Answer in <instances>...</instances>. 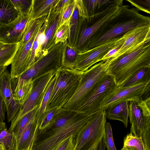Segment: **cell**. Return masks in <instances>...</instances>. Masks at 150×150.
<instances>
[{
    "mask_svg": "<svg viewBox=\"0 0 150 150\" xmlns=\"http://www.w3.org/2000/svg\"><path fill=\"white\" fill-rule=\"evenodd\" d=\"M135 7L120 6L117 11L100 29L90 42L88 50L112 39L122 36L139 27L150 26V18L140 13Z\"/></svg>",
    "mask_w": 150,
    "mask_h": 150,
    "instance_id": "6da1fadb",
    "label": "cell"
},
{
    "mask_svg": "<svg viewBox=\"0 0 150 150\" xmlns=\"http://www.w3.org/2000/svg\"><path fill=\"white\" fill-rule=\"evenodd\" d=\"M97 113L91 114L81 113L60 128L44 133L35 132L29 150H55L66 139L72 135L76 136Z\"/></svg>",
    "mask_w": 150,
    "mask_h": 150,
    "instance_id": "7a4b0ae2",
    "label": "cell"
},
{
    "mask_svg": "<svg viewBox=\"0 0 150 150\" xmlns=\"http://www.w3.org/2000/svg\"><path fill=\"white\" fill-rule=\"evenodd\" d=\"M63 46V42L54 45L19 76L11 78L13 93L30 81H35L61 67Z\"/></svg>",
    "mask_w": 150,
    "mask_h": 150,
    "instance_id": "3957f363",
    "label": "cell"
},
{
    "mask_svg": "<svg viewBox=\"0 0 150 150\" xmlns=\"http://www.w3.org/2000/svg\"><path fill=\"white\" fill-rule=\"evenodd\" d=\"M83 73L74 68L62 67L56 71L55 82L46 110L62 108L75 93Z\"/></svg>",
    "mask_w": 150,
    "mask_h": 150,
    "instance_id": "277c9868",
    "label": "cell"
},
{
    "mask_svg": "<svg viewBox=\"0 0 150 150\" xmlns=\"http://www.w3.org/2000/svg\"><path fill=\"white\" fill-rule=\"evenodd\" d=\"M123 4L112 6L87 18L79 16L76 39L73 48L79 53L88 50V46L97 32Z\"/></svg>",
    "mask_w": 150,
    "mask_h": 150,
    "instance_id": "5b68a950",
    "label": "cell"
},
{
    "mask_svg": "<svg viewBox=\"0 0 150 150\" xmlns=\"http://www.w3.org/2000/svg\"><path fill=\"white\" fill-rule=\"evenodd\" d=\"M110 60L109 58L102 60L83 72L75 93L62 108L76 111L97 83L108 73Z\"/></svg>",
    "mask_w": 150,
    "mask_h": 150,
    "instance_id": "8992f818",
    "label": "cell"
},
{
    "mask_svg": "<svg viewBox=\"0 0 150 150\" xmlns=\"http://www.w3.org/2000/svg\"><path fill=\"white\" fill-rule=\"evenodd\" d=\"M105 110L99 111L80 129L75 137L74 150H88L104 134L106 123Z\"/></svg>",
    "mask_w": 150,
    "mask_h": 150,
    "instance_id": "52a82bcc",
    "label": "cell"
},
{
    "mask_svg": "<svg viewBox=\"0 0 150 150\" xmlns=\"http://www.w3.org/2000/svg\"><path fill=\"white\" fill-rule=\"evenodd\" d=\"M118 87L114 77L108 73L97 83L76 111L87 114L100 110L103 101Z\"/></svg>",
    "mask_w": 150,
    "mask_h": 150,
    "instance_id": "ba28073f",
    "label": "cell"
},
{
    "mask_svg": "<svg viewBox=\"0 0 150 150\" xmlns=\"http://www.w3.org/2000/svg\"><path fill=\"white\" fill-rule=\"evenodd\" d=\"M56 71L47 73L34 81L30 94L11 121L9 131L12 132L17 123L22 118L35 107L40 105L46 87L50 80L55 75Z\"/></svg>",
    "mask_w": 150,
    "mask_h": 150,
    "instance_id": "9c48e42d",
    "label": "cell"
},
{
    "mask_svg": "<svg viewBox=\"0 0 150 150\" xmlns=\"http://www.w3.org/2000/svg\"><path fill=\"white\" fill-rule=\"evenodd\" d=\"M150 96V81L127 88L118 87L102 103L100 110H105L111 105L124 100L138 101Z\"/></svg>",
    "mask_w": 150,
    "mask_h": 150,
    "instance_id": "30bf717a",
    "label": "cell"
},
{
    "mask_svg": "<svg viewBox=\"0 0 150 150\" xmlns=\"http://www.w3.org/2000/svg\"><path fill=\"white\" fill-rule=\"evenodd\" d=\"M129 108L130 132L137 137H142L144 126L150 122V96L129 101Z\"/></svg>",
    "mask_w": 150,
    "mask_h": 150,
    "instance_id": "8fae6325",
    "label": "cell"
},
{
    "mask_svg": "<svg viewBox=\"0 0 150 150\" xmlns=\"http://www.w3.org/2000/svg\"><path fill=\"white\" fill-rule=\"evenodd\" d=\"M122 37L113 39L86 52L79 53L74 69L83 72L102 60L104 56L115 45Z\"/></svg>",
    "mask_w": 150,
    "mask_h": 150,
    "instance_id": "7c38bea8",
    "label": "cell"
},
{
    "mask_svg": "<svg viewBox=\"0 0 150 150\" xmlns=\"http://www.w3.org/2000/svg\"><path fill=\"white\" fill-rule=\"evenodd\" d=\"M33 2L27 14H20L12 22L0 25V41L5 44L19 42L28 22L33 17Z\"/></svg>",
    "mask_w": 150,
    "mask_h": 150,
    "instance_id": "4fadbf2b",
    "label": "cell"
},
{
    "mask_svg": "<svg viewBox=\"0 0 150 150\" xmlns=\"http://www.w3.org/2000/svg\"><path fill=\"white\" fill-rule=\"evenodd\" d=\"M11 81L10 72L6 69L0 76V96L6 107L8 122L13 119L21 106L14 98Z\"/></svg>",
    "mask_w": 150,
    "mask_h": 150,
    "instance_id": "5bb4252c",
    "label": "cell"
},
{
    "mask_svg": "<svg viewBox=\"0 0 150 150\" xmlns=\"http://www.w3.org/2000/svg\"><path fill=\"white\" fill-rule=\"evenodd\" d=\"M42 25L38 27L31 38L25 45L18 47L11 64V78L18 77L28 69L32 44Z\"/></svg>",
    "mask_w": 150,
    "mask_h": 150,
    "instance_id": "9a60e30c",
    "label": "cell"
},
{
    "mask_svg": "<svg viewBox=\"0 0 150 150\" xmlns=\"http://www.w3.org/2000/svg\"><path fill=\"white\" fill-rule=\"evenodd\" d=\"M124 42L111 58L115 59L134 49L144 42L150 39V26L137 27L125 34Z\"/></svg>",
    "mask_w": 150,
    "mask_h": 150,
    "instance_id": "2e32d148",
    "label": "cell"
},
{
    "mask_svg": "<svg viewBox=\"0 0 150 150\" xmlns=\"http://www.w3.org/2000/svg\"><path fill=\"white\" fill-rule=\"evenodd\" d=\"M146 67H150V47L129 64L111 75L119 87L138 70Z\"/></svg>",
    "mask_w": 150,
    "mask_h": 150,
    "instance_id": "e0dca14e",
    "label": "cell"
},
{
    "mask_svg": "<svg viewBox=\"0 0 150 150\" xmlns=\"http://www.w3.org/2000/svg\"><path fill=\"white\" fill-rule=\"evenodd\" d=\"M150 47V39L146 40L137 47L114 59L111 58L107 69L111 75L134 60Z\"/></svg>",
    "mask_w": 150,
    "mask_h": 150,
    "instance_id": "ac0fdd59",
    "label": "cell"
},
{
    "mask_svg": "<svg viewBox=\"0 0 150 150\" xmlns=\"http://www.w3.org/2000/svg\"><path fill=\"white\" fill-rule=\"evenodd\" d=\"M54 6L51 8L46 17L47 22L45 31L44 42L39 52L38 59L55 45L53 42V38L59 26L61 13L55 12Z\"/></svg>",
    "mask_w": 150,
    "mask_h": 150,
    "instance_id": "d6986e66",
    "label": "cell"
},
{
    "mask_svg": "<svg viewBox=\"0 0 150 150\" xmlns=\"http://www.w3.org/2000/svg\"><path fill=\"white\" fill-rule=\"evenodd\" d=\"M81 112L64 109H58L49 125L43 130H36L35 132L44 133L47 132L65 125L77 117Z\"/></svg>",
    "mask_w": 150,
    "mask_h": 150,
    "instance_id": "ffe728a7",
    "label": "cell"
},
{
    "mask_svg": "<svg viewBox=\"0 0 150 150\" xmlns=\"http://www.w3.org/2000/svg\"><path fill=\"white\" fill-rule=\"evenodd\" d=\"M129 102L124 100L111 105L105 109L106 117L109 120L120 121L127 128L129 115Z\"/></svg>",
    "mask_w": 150,
    "mask_h": 150,
    "instance_id": "44dd1931",
    "label": "cell"
},
{
    "mask_svg": "<svg viewBox=\"0 0 150 150\" xmlns=\"http://www.w3.org/2000/svg\"><path fill=\"white\" fill-rule=\"evenodd\" d=\"M88 16L101 12L110 6L123 4V0H82Z\"/></svg>",
    "mask_w": 150,
    "mask_h": 150,
    "instance_id": "7402d4cb",
    "label": "cell"
},
{
    "mask_svg": "<svg viewBox=\"0 0 150 150\" xmlns=\"http://www.w3.org/2000/svg\"><path fill=\"white\" fill-rule=\"evenodd\" d=\"M35 118L28 124L16 140V150H29L35 133L37 129Z\"/></svg>",
    "mask_w": 150,
    "mask_h": 150,
    "instance_id": "603a6c76",
    "label": "cell"
},
{
    "mask_svg": "<svg viewBox=\"0 0 150 150\" xmlns=\"http://www.w3.org/2000/svg\"><path fill=\"white\" fill-rule=\"evenodd\" d=\"M19 15L11 0H0V25L11 22Z\"/></svg>",
    "mask_w": 150,
    "mask_h": 150,
    "instance_id": "cb8c5ba5",
    "label": "cell"
},
{
    "mask_svg": "<svg viewBox=\"0 0 150 150\" xmlns=\"http://www.w3.org/2000/svg\"><path fill=\"white\" fill-rule=\"evenodd\" d=\"M79 53L69 45L67 40L63 42L61 67L69 69H74Z\"/></svg>",
    "mask_w": 150,
    "mask_h": 150,
    "instance_id": "d4e9b609",
    "label": "cell"
},
{
    "mask_svg": "<svg viewBox=\"0 0 150 150\" xmlns=\"http://www.w3.org/2000/svg\"><path fill=\"white\" fill-rule=\"evenodd\" d=\"M59 0H33V17L38 19L47 15L50 9Z\"/></svg>",
    "mask_w": 150,
    "mask_h": 150,
    "instance_id": "484cf974",
    "label": "cell"
},
{
    "mask_svg": "<svg viewBox=\"0 0 150 150\" xmlns=\"http://www.w3.org/2000/svg\"><path fill=\"white\" fill-rule=\"evenodd\" d=\"M150 81V67L142 68L138 70L119 87L123 88Z\"/></svg>",
    "mask_w": 150,
    "mask_h": 150,
    "instance_id": "4316f807",
    "label": "cell"
},
{
    "mask_svg": "<svg viewBox=\"0 0 150 150\" xmlns=\"http://www.w3.org/2000/svg\"><path fill=\"white\" fill-rule=\"evenodd\" d=\"M56 76L55 75L49 82L40 105L39 106L35 119V122L37 130L38 129L43 116L46 111V107L51 96Z\"/></svg>",
    "mask_w": 150,
    "mask_h": 150,
    "instance_id": "83f0119b",
    "label": "cell"
},
{
    "mask_svg": "<svg viewBox=\"0 0 150 150\" xmlns=\"http://www.w3.org/2000/svg\"><path fill=\"white\" fill-rule=\"evenodd\" d=\"M19 45V42L6 44L0 48V67L11 64Z\"/></svg>",
    "mask_w": 150,
    "mask_h": 150,
    "instance_id": "f1b7e54d",
    "label": "cell"
},
{
    "mask_svg": "<svg viewBox=\"0 0 150 150\" xmlns=\"http://www.w3.org/2000/svg\"><path fill=\"white\" fill-rule=\"evenodd\" d=\"M47 16L37 19H34L33 17L30 20L24 31L21 39L19 42V47L25 45L30 40L38 27L43 24Z\"/></svg>",
    "mask_w": 150,
    "mask_h": 150,
    "instance_id": "f546056e",
    "label": "cell"
},
{
    "mask_svg": "<svg viewBox=\"0 0 150 150\" xmlns=\"http://www.w3.org/2000/svg\"><path fill=\"white\" fill-rule=\"evenodd\" d=\"M39 106H37L25 115L17 123L12 132L16 140L20 137L22 133L30 122L35 118Z\"/></svg>",
    "mask_w": 150,
    "mask_h": 150,
    "instance_id": "4dcf8cb0",
    "label": "cell"
},
{
    "mask_svg": "<svg viewBox=\"0 0 150 150\" xmlns=\"http://www.w3.org/2000/svg\"><path fill=\"white\" fill-rule=\"evenodd\" d=\"M79 18V15L78 9L75 3L73 12L69 22V35L67 40L69 44L72 47L76 39Z\"/></svg>",
    "mask_w": 150,
    "mask_h": 150,
    "instance_id": "1f68e13d",
    "label": "cell"
},
{
    "mask_svg": "<svg viewBox=\"0 0 150 150\" xmlns=\"http://www.w3.org/2000/svg\"><path fill=\"white\" fill-rule=\"evenodd\" d=\"M123 147L128 150H145L142 137H137L131 132L125 137Z\"/></svg>",
    "mask_w": 150,
    "mask_h": 150,
    "instance_id": "d6a6232c",
    "label": "cell"
},
{
    "mask_svg": "<svg viewBox=\"0 0 150 150\" xmlns=\"http://www.w3.org/2000/svg\"><path fill=\"white\" fill-rule=\"evenodd\" d=\"M34 81L31 80L24 84L18 89L13 93L15 100L22 106L30 94Z\"/></svg>",
    "mask_w": 150,
    "mask_h": 150,
    "instance_id": "836d02e7",
    "label": "cell"
},
{
    "mask_svg": "<svg viewBox=\"0 0 150 150\" xmlns=\"http://www.w3.org/2000/svg\"><path fill=\"white\" fill-rule=\"evenodd\" d=\"M16 142L13 132L9 131L6 127L0 133V144L5 150H16Z\"/></svg>",
    "mask_w": 150,
    "mask_h": 150,
    "instance_id": "e575fe53",
    "label": "cell"
},
{
    "mask_svg": "<svg viewBox=\"0 0 150 150\" xmlns=\"http://www.w3.org/2000/svg\"><path fill=\"white\" fill-rule=\"evenodd\" d=\"M69 35V23H66L58 28L56 31L53 40L54 44L67 41Z\"/></svg>",
    "mask_w": 150,
    "mask_h": 150,
    "instance_id": "d590c367",
    "label": "cell"
},
{
    "mask_svg": "<svg viewBox=\"0 0 150 150\" xmlns=\"http://www.w3.org/2000/svg\"><path fill=\"white\" fill-rule=\"evenodd\" d=\"M102 140L107 150H117L114 142L111 125L109 122L106 123Z\"/></svg>",
    "mask_w": 150,
    "mask_h": 150,
    "instance_id": "8d00e7d4",
    "label": "cell"
},
{
    "mask_svg": "<svg viewBox=\"0 0 150 150\" xmlns=\"http://www.w3.org/2000/svg\"><path fill=\"white\" fill-rule=\"evenodd\" d=\"M11 1L19 15H23L28 13L33 2V0H11Z\"/></svg>",
    "mask_w": 150,
    "mask_h": 150,
    "instance_id": "74e56055",
    "label": "cell"
},
{
    "mask_svg": "<svg viewBox=\"0 0 150 150\" xmlns=\"http://www.w3.org/2000/svg\"><path fill=\"white\" fill-rule=\"evenodd\" d=\"M75 4V0H71L69 4L63 10L61 13L58 28L65 23H69L70 19L73 12Z\"/></svg>",
    "mask_w": 150,
    "mask_h": 150,
    "instance_id": "f35d334b",
    "label": "cell"
},
{
    "mask_svg": "<svg viewBox=\"0 0 150 150\" xmlns=\"http://www.w3.org/2000/svg\"><path fill=\"white\" fill-rule=\"evenodd\" d=\"M57 108H54L46 110L43 116L38 130L41 131L45 128L50 124L55 113L58 110Z\"/></svg>",
    "mask_w": 150,
    "mask_h": 150,
    "instance_id": "ab89813d",
    "label": "cell"
},
{
    "mask_svg": "<svg viewBox=\"0 0 150 150\" xmlns=\"http://www.w3.org/2000/svg\"><path fill=\"white\" fill-rule=\"evenodd\" d=\"M138 10L149 14L150 0H126Z\"/></svg>",
    "mask_w": 150,
    "mask_h": 150,
    "instance_id": "60d3db41",
    "label": "cell"
},
{
    "mask_svg": "<svg viewBox=\"0 0 150 150\" xmlns=\"http://www.w3.org/2000/svg\"><path fill=\"white\" fill-rule=\"evenodd\" d=\"M76 136H70L62 142L55 150H74Z\"/></svg>",
    "mask_w": 150,
    "mask_h": 150,
    "instance_id": "b9f144b4",
    "label": "cell"
},
{
    "mask_svg": "<svg viewBox=\"0 0 150 150\" xmlns=\"http://www.w3.org/2000/svg\"><path fill=\"white\" fill-rule=\"evenodd\" d=\"M125 40V37L123 35L115 45L103 58L102 60L110 58L114 55L120 48L123 44Z\"/></svg>",
    "mask_w": 150,
    "mask_h": 150,
    "instance_id": "7bdbcfd3",
    "label": "cell"
},
{
    "mask_svg": "<svg viewBox=\"0 0 150 150\" xmlns=\"http://www.w3.org/2000/svg\"><path fill=\"white\" fill-rule=\"evenodd\" d=\"M71 0H59V1L54 6V11L61 13L63 10L70 3Z\"/></svg>",
    "mask_w": 150,
    "mask_h": 150,
    "instance_id": "ee69618b",
    "label": "cell"
},
{
    "mask_svg": "<svg viewBox=\"0 0 150 150\" xmlns=\"http://www.w3.org/2000/svg\"><path fill=\"white\" fill-rule=\"evenodd\" d=\"M6 108L5 103L0 96V122H4L5 118Z\"/></svg>",
    "mask_w": 150,
    "mask_h": 150,
    "instance_id": "f6af8a7d",
    "label": "cell"
},
{
    "mask_svg": "<svg viewBox=\"0 0 150 150\" xmlns=\"http://www.w3.org/2000/svg\"><path fill=\"white\" fill-rule=\"evenodd\" d=\"M105 146L102 139L99 143L98 150H105Z\"/></svg>",
    "mask_w": 150,
    "mask_h": 150,
    "instance_id": "bcb514c9",
    "label": "cell"
},
{
    "mask_svg": "<svg viewBox=\"0 0 150 150\" xmlns=\"http://www.w3.org/2000/svg\"><path fill=\"white\" fill-rule=\"evenodd\" d=\"M100 141L97 142L88 150H98V145Z\"/></svg>",
    "mask_w": 150,
    "mask_h": 150,
    "instance_id": "7dc6e473",
    "label": "cell"
},
{
    "mask_svg": "<svg viewBox=\"0 0 150 150\" xmlns=\"http://www.w3.org/2000/svg\"><path fill=\"white\" fill-rule=\"evenodd\" d=\"M7 67L5 66L0 67V76L3 71L6 69Z\"/></svg>",
    "mask_w": 150,
    "mask_h": 150,
    "instance_id": "c3c4849f",
    "label": "cell"
},
{
    "mask_svg": "<svg viewBox=\"0 0 150 150\" xmlns=\"http://www.w3.org/2000/svg\"><path fill=\"white\" fill-rule=\"evenodd\" d=\"M6 44L4 43V42L1 41H0V48Z\"/></svg>",
    "mask_w": 150,
    "mask_h": 150,
    "instance_id": "681fc988",
    "label": "cell"
},
{
    "mask_svg": "<svg viewBox=\"0 0 150 150\" xmlns=\"http://www.w3.org/2000/svg\"><path fill=\"white\" fill-rule=\"evenodd\" d=\"M120 150H128L127 149H126L123 147V148Z\"/></svg>",
    "mask_w": 150,
    "mask_h": 150,
    "instance_id": "f907efd6",
    "label": "cell"
},
{
    "mask_svg": "<svg viewBox=\"0 0 150 150\" xmlns=\"http://www.w3.org/2000/svg\"><path fill=\"white\" fill-rule=\"evenodd\" d=\"M29 150V149H26V150Z\"/></svg>",
    "mask_w": 150,
    "mask_h": 150,
    "instance_id": "816d5d0a",
    "label": "cell"
}]
</instances>
